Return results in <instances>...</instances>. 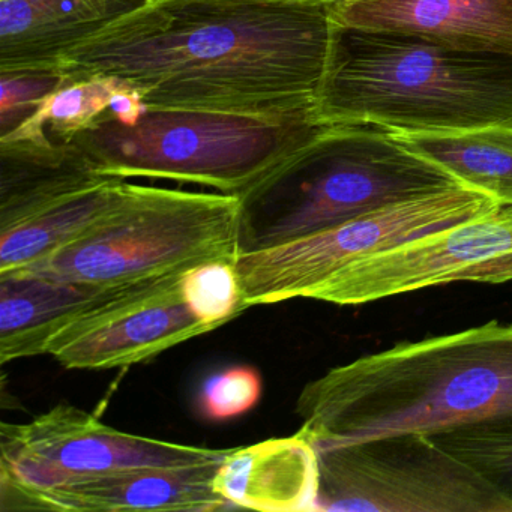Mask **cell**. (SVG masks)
Masks as SVG:
<instances>
[{"label":"cell","mask_w":512,"mask_h":512,"mask_svg":"<svg viewBox=\"0 0 512 512\" xmlns=\"http://www.w3.org/2000/svg\"><path fill=\"white\" fill-rule=\"evenodd\" d=\"M181 290L193 313L211 328H220L247 310L235 263L209 262L182 274Z\"/></svg>","instance_id":"obj_22"},{"label":"cell","mask_w":512,"mask_h":512,"mask_svg":"<svg viewBox=\"0 0 512 512\" xmlns=\"http://www.w3.org/2000/svg\"><path fill=\"white\" fill-rule=\"evenodd\" d=\"M323 128L314 118L148 109L134 125L107 112L71 142L103 176L167 179L239 196Z\"/></svg>","instance_id":"obj_5"},{"label":"cell","mask_w":512,"mask_h":512,"mask_svg":"<svg viewBox=\"0 0 512 512\" xmlns=\"http://www.w3.org/2000/svg\"><path fill=\"white\" fill-rule=\"evenodd\" d=\"M256 4L289 5V7H335L349 0H248Z\"/></svg>","instance_id":"obj_27"},{"label":"cell","mask_w":512,"mask_h":512,"mask_svg":"<svg viewBox=\"0 0 512 512\" xmlns=\"http://www.w3.org/2000/svg\"><path fill=\"white\" fill-rule=\"evenodd\" d=\"M298 434L316 451L370 437L433 434L512 416V325L404 341L307 383Z\"/></svg>","instance_id":"obj_2"},{"label":"cell","mask_w":512,"mask_h":512,"mask_svg":"<svg viewBox=\"0 0 512 512\" xmlns=\"http://www.w3.org/2000/svg\"><path fill=\"white\" fill-rule=\"evenodd\" d=\"M148 0H0V74L56 71L59 59Z\"/></svg>","instance_id":"obj_15"},{"label":"cell","mask_w":512,"mask_h":512,"mask_svg":"<svg viewBox=\"0 0 512 512\" xmlns=\"http://www.w3.org/2000/svg\"><path fill=\"white\" fill-rule=\"evenodd\" d=\"M146 112L148 106L142 95L128 83L122 82L110 98L109 113L122 124L134 125Z\"/></svg>","instance_id":"obj_26"},{"label":"cell","mask_w":512,"mask_h":512,"mask_svg":"<svg viewBox=\"0 0 512 512\" xmlns=\"http://www.w3.org/2000/svg\"><path fill=\"white\" fill-rule=\"evenodd\" d=\"M65 82L67 79L58 71L0 74V134L16 130Z\"/></svg>","instance_id":"obj_24"},{"label":"cell","mask_w":512,"mask_h":512,"mask_svg":"<svg viewBox=\"0 0 512 512\" xmlns=\"http://www.w3.org/2000/svg\"><path fill=\"white\" fill-rule=\"evenodd\" d=\"M229 451L124 433L62 403L25 424L2 422L0 496L115 470L220 463Z\"/></svg>","instance_id":"obj_9"},{"label":"cell","mask_w":512,"mask_h":512,"mask_svg":"<svg viewBox=\"0 0 512 512\" xmlns=\"http://www.w3.org/2000/svg\"><path fill=\"white\" fill-rule=\"evenodd\" d=\"M122 80L116 77L94 76L74 80L59 86L40 109L0 140H37L52 137L70 142L91 128L109 112L110 98Z\"/></svg>","instance_id":"obj_20"},{"label":"cell","mask_w":512,"mask_h":512,"mask_svg":"<svg viewBox=\"0 0 512 512\" xmlns=\"http://www.w3.org/2000/svg\"><path fill=\"white\" fill-rule=\"evenodd\" d=\"M158 280L98 286L28 271L0 274V361L47 355L56 335Z\"/></svg>","instance_id":"obj_14"},{"label":"cell","mask_w":512,"mask_h":512,"mask_svg":"<svg viewBox=\"0 0 512 512\" xmlns=\"http://www.w3.org/2000/svg\"><path fill=\"white\" fill-rule=\"evenodd\" d=\"M512 251V206L377 251L335 274L313 299L361 305L455 283L467 266Z\"/></svg>","instance_id":"obj_10"},{"label":"cell","mask_w":512,"mask_h":512,"mask_svg":"<svg viewBox=\"0 0 512 512\" xmlns=\"http://www.w3.org/2000/svg\"><path fill=\"white\" fill-rule=\"evenodd\" d=\"M104 178L71 140H0V232Z\"/></svg>","instance_id":"obj_17"},{"label":"cell","mask_w":512,"mask_h":512,"mask_svg":"<svg viewBox=\"0 0 512 512\" xmlns=\"http://www.w3.org/2000/svg\"><path fill=\"white\" fill-rule=\"evenodd\" d=\"M493 197L454 187L359 215L322 232L244 253L235 268L248 308L313 299L335 274L377 251L448 229L500 208Z\"/></svg>","instance_id":"obj_8"},{"label":"cell","mask_w":512,"mask_h":512,"mask_svg":"<svg viewBox=\"0 0 512 512\" xmlns=\"http://www.w3.org/2000/svg\"><path fill=\"white\" fill-rule=\"evenodd\" d=\"M317 455V511L512 512L478 470L428 434L370 437Z\"/></svg>","instance_id":"obj_7"},{"label":"cell","mask_w":512,"mask_h":512,"mask_svg":"<svg viewBox=\"0 0 512 512\" xmlns=\"http://www.w3.org/2000/svg\"><path fill=\"white\" fill-rule=\"evenodd\" d=\"M221 463V461H220ZM220 463L139 467L0 496L2 511L157 512L233 509L215 493Z\"/></svg>","instance_id":"obj_12"},{"label":"cell","mask_w":512,"mask_h":512,"mask_svg":"<svg viewBox=\"0 0 512 512\" xmlns=\"http://www.w3.org/2000/svg\"><path fill=\"white\" fill-rule=\"evenodd\" d=\"M391 136L463 187L488 194L502 206H512V127Z\"/></svg>","instance_id":"obj_18"},{"label":"cell","mask_w":512,"mask_h":512,"mask_svg":"<svg viewBox=\"0 0 512 512\" xmlns=\"http://www.w3.org/2000/svg\"><path fill=\"white\" fill-rule=\"evenodd\" d=\"M236 194L130 184L88 230L41 262L20 269L59 280L119 286L185 274L209 262L236 263Z\"/></svg>","instance_id":"obj_6"},{"label":"cell","mask_w":512,"mask_h":512,"mask_svg":"<svg viewBox=\"0 0 512 512\" xmlns=\"http://www.w3.org/2000/svg\"><path fill=\"white\" fill-rule=\"evenodd\" d=\"M512 280V251L499 254L493 259L467 266L458 272L455 281H476V283L500 284Z\"/></svg>","instance_id":"obj_25"},{"label":"cell","mask_w":512,"mask_h":512,"mask_svg":"<svg viewBox=\"0 0 512 512\" xmlns=\"http://www.w3.org/2000/svg\"><path fill=\"white\" fill-rule=\"evenodd\" d=\"M181 277L161 278L74 323L50 341L47 355L73 370H112L148 361L214 331L185 301Z\"/></svg>","instance_id":"obj_11"},{"label":"cell","mask_w":512,"mask_h":512,"mask_svg":"<svg viewBox=\"0 0 512 512\" xmlns=\"http://www.w3.org/2000/svg\"><path fill=\"white\" fill-rule=\"evenodd\" d=\"M329 7L148 0L68 50L65 79L116 77L151 110L314 118L331 50Z\"/></svg>","instance_id":"obj_1"},{"label":"cell","mask_w":512,"mask_h":512,"mask_svg":"<svg viewBox=\"0 0 512 512\" xmlns=\"http://www.w3.org/2000/svg\"><path fill=\"white\" fill-rule=\"evenodd\" d=\"M512 502V416L428 434Z\"/></svg>","instance_id":"obj_21"},{"label":"cell","mask_w":512,"mask_h":512,"mask_svg":"<svg viewBox=\"0 0 512 512\" xmlns=\"http://www.w3.org/2000/svg\"><path fill=\"white\" fill-rule=\"evenodd\" d=\"M212 485L232 508L317 511L319 455L298 433L230 449L218 466Z\"/></svg>","instance_id":"obj_16"},{"label":"cell","mask_w":512,"mask_h":512,"mask_svg":"<svg viewBox=\"0 0 512 512\" xmlns=\"http://www.w3.org/2000/svg\"><path fill=\"white\" fill-rule=\"evenodd\" d=\"M463 187L373 127H325L239 194L241 254L277 247L392 203Z\"/></svg>","instance_id":"obj_4"},{"label":"cell","mask_w":512,"mask_h":512,"mask_svg":"<svg viewBox=\"0 0 512 512\" xmlns=\"http://www.w3.org/2000/svg\"><path fill=\"white\" fill-rule=\"evenodd\" d=\"M262 377L251 367H230L209 377L200 392L202 415L211 421H227L244 415L259 403Z\"/></svg>","instance_id":"obj_23"},{"label":"cell","mask_w":512,"mask_h":512,"mask_svg":"<svg viewBox=\"0 0 512 512\" xmlns=\"http://www.w3.org/2000/svg\"><path fill=\"white\" fill-rule=\"evenodd\" d=\"M313 116L389 134L512 127V56L334 25Z\"/></svg>","instance_id":"obj_3"},{"label":"cell","mask_w":512,"mask_h":512,"mask_svg":"<svg viewBox=\"0 0 512 512\" xmlns=\"http://www.w3.org/2000/svg\"><path fill=\"white\" fill-rule=\"evenodd\" d=\"M125 179L107 176L0 232V274L20 271L79 238L115 203Z\"/></svg>","instance_id":"obj_19"},{"label":"cell","mask_w":512,"mask_h":512,"mask_svg":"<svg viewBox=\"0 0 512 512\" xmlns=\"http://www.w3.org/2000/svg\"><path fill=\"white\" fill-rule=\"evenodd\" d=\"M329 13L341 28L512 56V0H349Z\"/></svg>","instance_id":"obj_13"}]
</instances>
